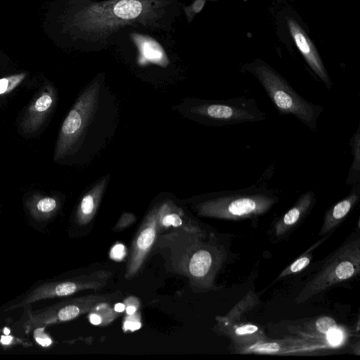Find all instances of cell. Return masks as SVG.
Returning <instances> with one entry per match:
<instances>
[{"label":"cell","instance_id":"15","mask_svg":"<svg viewBox=\"0 0 360 360\" xmlns=\"http://www.w3.org/2000/svg\"><path fill=\"white\" fill-rule=\"evenodd\" d=\"M142 51L145 58L150 60H159L162 57L161 47L151 40L146 41L143 44Z\"/></svg>","mask_w":360,"mask_h":360},{"label":"cell","instance_id":"27","mask_svg":"<svg viewBox=\"0 0 360 360\" xmlns=\"http://www.w3.org/2000/svg\"><path fill=\"white\" fill-rule=\"evenodd\" d=\"M124 309H125V307L122 303H117L115 306V311H116L117 312H122L124 310Z\"/></svg>","mask_w":360,"mask_h":360},{"label":"cell","instance_id":"18","mask_svg":"<svg viewBox=\"0 0 360 360\" xmlns=\"http://www.w3.org/2000/svg\"><path fill=\"white\" fill-rule=\"evenodd\" d=\"M315 326L320 333L326 335L330 330L336 328L337 325L333 319L329 316H321L316 320Z\"/></svg>","mask_w":360,"mask_h":360},{"label":"cell","instance_id":"9","mask_svg":"<svg viewBox=\"0 0 360 360\" xmlns=\"http://www.w3.org/2000/svg\"><path fill=\"white\" fill-rule=\"evenodd\" d=\"M54 92L51 88H46L30 105L22 123V129L26 133L36 131L42 124L51 108Z\"/></svg>","mask_w":360,"mask_h":360},{"label":"cell","instance_id":"2","mask_svg":"<svg viewBox=\"0 0 360 360\" xmlns=\"http://www.w3.org/2000/svg\"><path fill=\"white\" fill-rule=\"evenodd\" d=\"M279 201L273 189L259 184L248 188L209 194L200 203L204 214L229 220L259 217Z\"/></svg>","mask_w":360,"mask_h":360},{"label":"cell","instance_id":"3","mask_svg":"<svg viewBox=\"0 0 360 360\" xmlns=\"http://www.w3.org/2000/svg\"><path fill=\"white\" fill-rule=\"evenodd\" d=\"M190 113L204 124L224 127L245 122H262L266 114L256 101L245 96L221 100H195Z\"/></svg>","mask_w":360,"mask_h":360},{"label":"cell","instance_id":"13","mask_svg":"<svg viewBox=\"0 0 360 360\" xmlns=\"http://www.w3.org/2000/svg\"><path fill=\"white\" fill-rule=\"evenodd\" d=\"M142 5L136 0H121L114 7V13L123 19L136 18L141 12Z\"/></svg>","mask_w":360,"mask_h":360},{"label":"cell","instance_id":"30","mask_svg":"<svg viewBox=\"0 0 360 360\" xmlns=\"http://www.w3.org/2000/svg\"><path fill=\"white\" fill-rule=\"evenodd\" d=\"M4 333L6 335L9 334V333H10V330H9L7 328H5L4 329Z\"/></svg>","mask_w":360,"mask_h":360},{"label":"cell","instance_id":"10","mask_svg":"<svg viewBox=\"0 0 360 360\" xmlns=\"http://www.w3.org/2000/svg\"><path fill=\"white\" fill-rule=\"evenodd\" d=\"M349 145L353 157L352 162L349 169L345 181L346 185L352 186L360 183V127H357L356 131L351 137Z\"/></svg>","mask_w":360,"mask_h":360},{"label":"cell","instance_id":"7","mask_svg":"<svg viewBox=\"0 0 360 360\" xmlns=\"http://www.w3.org/2000/svg\"><path fill=\"white\" fill-rule=\"evenodd\" d=\"M316 193L309 191L302 193L294 205L281 217L275 225V233L280 236L296 225L309 212L316 202Z\"/></svg>","mask_w":360,"mask_h":360},{"label":"cell","instance_id":"12","mask_svg":"<svg viewBox=\"0 0 360 360\" xmlns=\"http://www.w3.org/2000/svg\"><path fill=\"white\" fill-rule=\"evenodd\" d=\"M212 262V256L209 252L204 250H199L190 260L189 271L195 277L204 276L207 274Z\"/></svg>","mask_w":360,"mask_h":360},{"label":"cell","instance_id":"14","mask_svg":"<svg viewBox=\"0 0 360 360\" xmlns=\"http://www.w3.org/2000/svg\"><path fill=\"white\" fill-rule=\"evenodd\" d=\"M25 77V73H19L0 79V95L12 91L24 80Z\"/></svg>","mask_w":360,"mask_h":360},{"label":"cell","instance_id":"28","mask_svg":"<svg viewBox=\"0 0 360 360\" xmlns=\"http://www.w3.org/2000/svg\"><path fill=\"white\" fill-rule=\"evenodd\" d=\"M12 339H13V338L11 336H2L1 339V342L3 344L8 345L11 342Z\"/></svg>","mask_w":360,"mask_h":360},{"label":"cell","instance_id":"25","mask_svg":"<svg viewBox=\"0 0 360 360\" xmlns=\"http://www.w3.org/2000/svg\"><path fill=\"white\" fill-rule=\"evenodd\" d=\"M125 330H135L141 328V323L136 321H126L124 324Z\"/></svg>","mask_w":360,"mask_h":360},{"label":"cell","instance_id":"11","mask_svg":"<svg viewBox=\"0 0 360 360\" xmlns=\"http://www.w3.org/2000/svg\"><path fill=\"white\" fill-rule=\"evenodd\" d=\"M259 328L252 324L231 326L228 328V335L236 343H245L260 341L263 338H259Z\"/></svg>","mask_w":360,"mask_h":360},{"label":"cell","instance_id":"8","mask_svg":"<svg viewBox=\"0 0 360 360\" xmlns=\"http://www.w3.org/2000/svg\"><path fill=\"white\" fill-rule=\"evenodd\" d=\"M360 199V183L351 186L349 193L331 207L326 213L320 235H324L337 226L356 206Z\"/></svg>","mask_w":360,"mask_h":360},{"label":"cell","instance_id":"29","mask_svg":"<svg viewBox=\"0 0 360 360\" xmlns=\"http://www.w3.org/2000/svg\"><path fill=\"white\" fill-rule=\"evenodd\" d=\"M126 311L128 314H133L136 311V308L134 306H129Z\"/></svg>","mask_w":360,"mask_h":360},{"label":"cell","instance_id":"24","mask_svg":"<svg viewBox=\"0 0 360 360\" xmlns=\"http://www.w3.org/2000/svg\"><path fill=\"white\" fill-rule=\"evenodd\" d=\"M125 255V249L123 245L117 244L111 250L110 256L112 259L120 260Z\"/></svg>","mask_w":360,"mask_h":360},{"label":"cell","instance_id":"20","mask_svg":"<svg viewBox=\"0 0 360 360\" xmlns=\"http://www.w3.org/2000/svg\"><path fill=\"white\" fill-rule=\"evenodd\" d=\"M37 209L42 212H49L56 207V202L52 198H44L39 200L37 205Z\"/></svg>","mask_w":360,"mask_h":360},{"label":"cell","instance_id":"6","mask_svg":"<svg viewBox=\"0 0 360 360\" xmlns=\"http://www.w3.org/2000/svg\"><path fill=\"white\" fill-rule=\"evenodd\" d=\"M288 25L295 44L310 69L326 88L330 89L333 86L332 81L311 39L293 18H288Z\"/></svg>","mask_w":360,"mask_h":360},{"label":"cell","instance_id":"17","mask_svg":"<svg viewBox=\"0 0 360 360\" xmlns=\"http://www.w3.org/2000/svg\"><path fill=\"white\" fill-rule=\"evenodd\" d=\"M155 231L153 227L144 229L137 239V245L141 250H146L155 239Z\"/></svg>","mask_w":360,"mask_h":360},{"label":"cell","instance_id":"16","mask_svg":"<svg viewBox=\"0 0 360 360\" xmlns=\"http://www.w3.org/2000/svg\"><path fill=\"white\" fill-rule=\"evenodd\" d=\"M311 257L309 255H303L297 260H295L290 266L286 268L279 276L283 277L291 274H294L304 269L310 262Z\"/></svg>","mask_w":360,"mask_h":360},{"label":"cell","instance_id":"4","mask_svg":"<svg viewBox=\"0 0 360 360\" xmlns=\"http://www.w3.org/2000/svg\"><path fill=\"white\" fill-rule=\"evenodd\" d=\"M101 90H86L69 112L61 126L56 146V161L68 155L82 137L86 134L88 129L91 130L94 125L104 122L98 120L104 116L98 115L101 112Z\"/></svg>","mask_w":360,"mask_h":360},{"label":"cell","instance_id":"1","mask_svg":"<svg viewBox=\"0 0 360 360\" xmlns=\"http://www.w3.org/2000/svg\"><path fill=\"white\" fill-rule=\"evenodd\" d=\"M243 70L257 79L280 115L294 116L316 131L318 119L323 111L321 105L301 96L281 75L259 59L244 65Z\"/></svg>","mask_w":360,"mask_h":360},{"label":"cell","instance_id":"22","mask_svg":"<svg viewBox=\"0 0 360 360\" xmlns=\"http://www.w3.org/2000/svg\"><path fill=\"white\" fill-rule=\"evenodd\" d=\"M44 327H39L34 329V338L36 341L44 347H47L51 344V340L43 332Z\"/></svg>","mask_w":360,"mask_h":360},{"label":"cell","instance_id":"21","mask_svg":"<svg viewBox=\"0 0 360 360\" xmlns=\"http://www.w3.org/2000/svg\"><path fill=\"white\" fill-rule=\"evenodd\" d=\"M326 335L328 342L332 345H338L342 341L343 334L337 327L330 330Z\"/></svg>","mask_w":360,"mask_h":360},{"label":"cell","instance_id":"19","mask_svg":"<svg viewBox=\"0 0 360 360\" xmlns=\"http://www.w3.org/2000/svg\"><path fill=\"white\" fill-rule=\"evenodd\" d=\"M278 350H280V347L276 342L256 344L255 346L249 347L248 349V352L261 353H274Z\"/></svg>","mask_w":360,"mask_h":360},{"label":"cell","instance_id":"26","mask_svg":"<svg viewBox=\"0 0 360 360\" xmlns=\"http://www.w3.org/2000/svg\"><path fill=\"white\" fill-rule=\"evenodd\" d=\"M90 322L94 325H98L101 322V319L97 314H91L89 317Z\"/></svg>","mask_w":360,"mask_h":360},{"label":"cell","instance_id":"5","mask_svg":"<svg viewBox=\"0 0 360 360\" xmlns=\"http://www.w3.org/2000/svg\"><path fill=\"white\" fill-rule=\"evenodd\" d=\"M337 255L336 259L307 285L304 297L302 299L307 298L336 283L347 280L359 271V262L355 264V260L359 259V255L352 258L349 248L347 251L338 253Z\"/></svg>","mask_w":360,"mask_h":360},{"label":"cell","instance_id":"23","mask_svg":"<svg viewBox=\"0 0 360 360\" xmlns=\"http://www.w3.org/2000/svg\"><path fill=\"white\" fill-rule=\"evenodd\" d=\"M162 224L165 226H179L182 224V220L178 214H171L163 218Z\"/></svg>","mask_w":360,"mask_h":360}]
</instances>
